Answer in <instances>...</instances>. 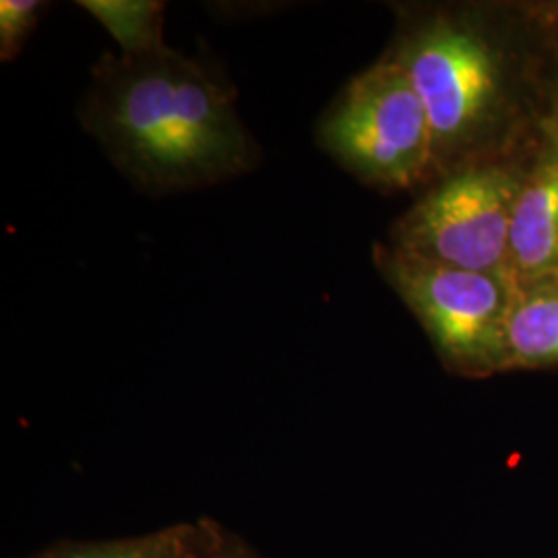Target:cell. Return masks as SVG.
Segmentation results:
<instances>
[{
	"label": "cell",
	"instance_id": "cell-1",
	"mask_svg": "<svg viewBox=\"0 0 558 558\" xmlns=\"http://www.w3.org/2000/svg\"><path fill=\"white\" fill-rule=\"evenodd\" d=\"M385 52L424 104L435 180L536 140L544 50L515 4H405Z\"/></svg>",
	"mask_w": 558,
	"mask_h": 558
},
{
	"label": "cell",
	"instance_id": "cell-2",
	"mask_svg": "<svg viewBox=\"0 0 558 558\" xmlns=\"http://www.w3.org/2000/svg\"><path fill=\"white\" fill-rule=\"evenodd\" d=\"M81 120L120 172L151 195L214 186L259 161L228 81L168 46L101 57Z\"/></svg>",
	"mask_w": 558,
	"mask_h": 558
},
{
	"label": "cell",
	"instance_id": "cell-3",
	"mask_svg": "<svg viewBox=\"0 0 558 558\" xmlns=\"http://www.w3.org/2000/svg\"><path fill=\"white\" fill-rule=\"evenodd\" d=\"M319 145L385 193L435 182L430 119L412 81L387 57L350 81L319 122Z\"/></svg>",
	"mask_w": 558,
	"mask_h": 558
},
{
	"label": "cell",
	"instance_id": "cell-4",
	"mask_svg": "<svg viewBox=\"0 0 558 558\" xmlns=\"http://www.w3.org/2000/svg\"><path fill=\"white\" fill-rule=\"evenodd\" d=\"M534 141L430 182L396 221L389 244L420 259L509 276L513 205Z\"/></svg>",
	"mask_w": 558,
	"mask_h": 558
},
{
	"label": "cell",
	"instance_id": "cell-5",
	"mask_svg": "<svg viewBox=\"0 0 558 558\" xmlns=\"http://www.w3.org/2000/svg\"><path fill=\"white\" fill-rule=\"evenodd\" d=\"M375 265L418 319L447 371L470 379L505 373L515 279L420 259L391 244L375 246Z\"/></svg>",
	"mask_w": 558,
	"mask_h": 558
},
{
	"label": "cell",
	"instance_id": "cell-6",
	"mask_svg": "<svg viewBox=\"0 0 558 558\" xmlns=\"http://www.w3.org/2000/svg\"><path fill=\"white\" fill-rule=\"evenodd\" d=\"M558 274V145L538 133L513 205L509 276L515 283Z\"/></svg>",
	"mask_w": 558,
	"mask_h": 558
},
{
	"label": "cell",
	"instance_id": "cell-7",
	"mask_svg": "<svg viewBox=\"0 0 558 558\" xmlns=\"http://www.w3.org/2000/svg\"><path fill=\"white\" fill-rule=\"evenodd\" d=\"M558 366V274L518 283L505 339V373Z\"/></svg>",
	"mask_w": 558,
	"mask_h": 558
},
{
	"label": "cell",
	"instance_id": "cell-8",
	"mask_svg": "<svg viewBox=\"0 0 558 558\" xmlns=\"http://www.w3.org/2000/svg\"><path fill=\"white\" fill-rule=\"evenodd\" d=\"M92 17L120 44L122 54H145L163 48V2L156 0H83Z\"/></svg>",
	"mask_w": 558,
	"mask_h": 558
},
{
	"label": "cell",
	"instance_id": "cell-9",
	"mask_svg": "<svg viewBox=\"0 0 558 558\" xmlns=\"http://www.w3.org/2000/svg\"><path fill=\"white\" fill-rule=\"evenodd\" d=\"M191 527H168L143 538L73 544L57 548L41 558H186L191 546Z\"/></svg>",
	"mask_w": 558,
	"mask_h": 558
},
{
	"label": "cell",
	"instance_id": "cell-10",
	"mask_svg": "<svg viewBox=\"0 0 558 558\" xmlns=\"http://www.w3.org/2000/svg\"><path fill=\"white\" fill-rule=\"evenodd\" d=\"M40 0H2L0 2V59L13 60L32 36L40 20Z\"/></svg>",
	"mask_w": 558,
	"mask_h": 558
},
{
	"label": "cell",
	"instance_id": "cell-11",
	"mask_svg": "<svg viewBox=\"0 0 558 558\" xmlns=\"http://www.w3.org/2000/svg\"><path fill=\"white\" fill-rule=\"evenodd\" d=\"M538 129L558 145V57L544 52L538 85Z\"/></svg>",
	"mask_w": 558,
	"mask_h": 558
},
{
	"label": "cell",
	"instance_id": "cell-12",
	"mask_svg": "<svg viewBox=\"0 0 558 558\" xmlns=\"http://www.w3.org/2000/svg\"><path fill=\"white\" fill-rule=\"evenodd\" d=\"M518 9L539 48L546 54L558 57V0L518 2Z\"/></svg>",
	"mask_w": 558,
	"mask_h": 558
},
{
	"label": "cell",
	"instance_id": "cell-13",
	"mask_svg": "<svg viewBox=\"0 0 558 558\" xmlns=\"http://www.w3.org/2000/svg\"><path fill=\"white\" fill-rule=\"evenodd\" d=\"M186 558H255L248 555L236 539H226L220 534H211L201 530L199 534L193 530L189 557Z\"/></svg>",
	"mask_w": 558,
	"mask_h": 558
}]
</instances>
